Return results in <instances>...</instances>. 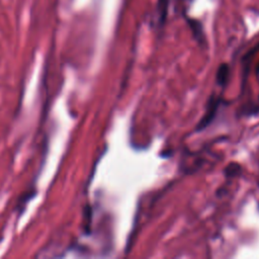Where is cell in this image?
Instances as JSON below:
<instances>
[{
	"label": "cell",
	"mask_w": 259,
	"mask_h": 259,
	"mask_svg": "<svg viewBox=\"0 0 259 259\" xmlns=\"http://www.w3.org/2000/svg\"><path fill=\"white\" fill-rule=\"evenodd\" d=\"M171 2L172 0H157L155 15L158 28H162L167 21Z\"/></svg>",
	"instance_id": "6da1fadb"
},
{
	"label": "cell",
	"mask_w": 259,
	"mask_h": 259,
	"mask_svg": "<svg viewBox=\"0 0 259 259\" xmlns=\"http://www.w3.org/2000/svg\"><path fill=\"white\" fill-rule=\"evenodd\" d=\"M183 17L187 22L190 30L192 31V35L196 38V40L199 42H204V32H203V27L201 22L195 18L189 17L185 13L183 14Z\"/></svg>",
	"instance_id": "7a4b0ae2"
},
{
	"label": "cell",
	"mask_w": 259,
	"mask_h": 259,
	"mask_svg": "<svg viewBox=\"0 0 259 259\" xmlns=\"http://www.w3.org/2000/svg\"><path fill=\"white\" fill-rule=\"evenodd\" d=\"M227 76H228V67L226 65H223L221 68H220V71L218 73V80L219 82L223 83L227 80Z\"/></svg>",
	"instance_id": "3957f363"
}]
</instances>
